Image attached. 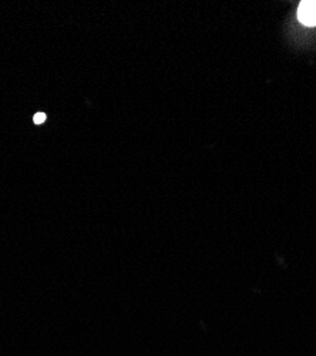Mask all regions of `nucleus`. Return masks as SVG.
Wrapping results in <instances>:
<instances>
[{"mask_svg":"<svg viewBox=\"0 0 316 356\" xmlns=\"http://www.w3.org/2000/svg\"><path fill=\"white\" fill-rule=\"evenodd\" d=\"M298 19L308 27L316 26V0H306L299 5Z\"/></svg>","mask_w":316,"mask_h":356,"instance_id":"nucleus-1","label":"nucleus"},{"mask_svg":"<svg viewBox=\"0 0 316 356\" xmlns=\"http://www.w3.org/2000/svg\"><path fill=\"white\" fill-rule=\"evenodd\" d=\"M33 122H35V124H43V123L46 122V114H44V113H38V114H35Z\"/></svg>","mask_w":316,"mask_h":356,"instance_id":"nucleus-2","label":"nucleus"}]
</instances>
